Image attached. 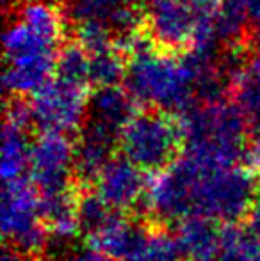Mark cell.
<instances>
[{"label": "cell", "mask_w": 260, "mask_h": 261, "mask_svg": "<svg viewBox=\"0 0 260 261\" xmlns=\"http://www.w3.org/2000/svg\"><path fill=\"white\" fill-rule=\"evenodd\" d=\"M66 261H114V259H111L105 252H102L100 249L91 244L89 247H84L72 252Z\"/></svg>", "instance_id": "cell-23"}, {"label": "cell", "mask_w": 260, "mask_h": 261, "mask_svg": "<svg viewBox=\"0 0 260 261\" xmlns=\"http://www.w3.org/2000/svg\"><path fill=\"white\" fill-rule=\"evenodd\" d=\"M45 220L39 212V194L29 178L11 179L2 190V233L6 244L32 256L46 244Z\"/></svg>", "instance_id": "cell-8"}, {"label": "cell", "mask_w": 260, "mask_h": 261, "mask_svg": "<svg viewBox=\"0 0 260 261\" xmlns=\"http://www.w3.org/2000/svg\"><path fill=\"white\" fill-rule=\"evenodd\" d=\"M63 31L36 27L14 16L4 32V89L16 98L32 96L56 76Z\"/></svg>", "instance_id": "cell-3"}, {"label": "cell", "mask_w": 260, "mask_h": 261, "mask_svg": "<svg viewBox=\"0 0 260 261\" xmlns=\"http://www.w3.org/2000/svg\"><path fill=\"white\" fill-rule=\"evenodd\" d=\"M134 2L137 4L139 7H143V6H145V7H150L152 4H155L157 0H134Z\"/></svg>", "instance_id": "cell-28"}, {"label": "cell", "mask_w": 260, "mask_h": 261, "mask_svg": "<svg viewBox=\"0 0 260 261\" xmlns=\"http://www.w3.org/2000/svg\"><path fill=\"white\" fill-rule=\"evenodd\" d=\"M2 261H25V254L18 251V249H14L13 245L6 244V245H4Z\"/></svg>", "instance_id": "cell-27"}, {"label": "cell", "mask_w": 260, "mask_h": 261, "mask_svg": "<svg viewBox=\"0 0 260 261\" xmlns=\"http://www.w3.org/2000/svg\"><path fill=\"white\" fill-rule=\"evenodd\" d=\"M20 2H50V0H20Z\"/></svg>", "instance_id": "cell-29"}, {"label": "cell", "mask_w": 260, "mask_h": 261, "mask_svg": "<svg viewBox=\"0 0 260 261\" xmlns=\"http://www.w3.org/2000/svg\"><path fill=\"white\" fill-rule=\"evenodd\" d=\"M250 18V23L253 31L260 29V0H241Z\"/></svg>", "instance_id": "cell-25"}, {"label": "cell", "mask_w": 260, "mask_h": 261, "mask_svg": "<svg viewBox=\"0 0 260 261\" xmlns=\"http://www.w3.org/2000/svg\"><path fill=\"white\" fill-rule=\"evenodd\" d=\"M180 249L173 234L155 231L141 249L125 261H180Z\"/></svg>", "instance_id": "cell-22"}, {"label": "cell", "mask_w": 260, "mask_h": 261, "mask_svg": "<svg viewBox=\"0 0 260 261\" xmlns=\"http://www.w3.org/2000/svg\"><path fill=\"white\" fill-rule=\"evenodd\" d=\"M214 261H260V240L250 227L226 224L221 229L219 251Z\"/></svg>", "instance_id": "cell-18"}, {"label": "cell", "mask_w": 260, "mask_h": 261, "mask_svg": "<svg viewBox=\"0 0 260 261\" xmlns=\"http://www.w3.org/2000/svg\"><path fill=\"white\" fill-rule=\"evenodd\" d=\"M127 57L118 48L89 54V86L94 89L118 87L125 82Z\"/></svg>", "instance_id": "cell-19"}, {"label": "cell", "mask_w": 260, "mask_h": 261, "mask_svg": "<svg viewBox=\"0 0 260 261\" xmlns=\"http://www.w3.org/2000/svg\"><path fill=\"white\" fill-rule=\"evenodd\" d=\"M39 212L46 227L61 238L77 231V196L69 192L39 196Z\"/></svg>", "instance_id": "cell-17"}, {"label": "cell", "mask_w": 260, "mask_h": 261, "mask_svg": "<svg viewBox=\"0 0 260 261\" xmlns=\"http://www.w3.org/2000/svg\"><path fill=\"white\" fill-rule=\"evenodd\" d=\"M182 146L180 123L159 109L135 112L120 141L123 156L145 172L166 171L177 162Z\"/></svg>", "instance_id": "cell-6"}, {"label": "cell", "mask_w": 260, "mask_h": 261, "mask_svg": "<svg viewBox=\"0 0 260 261\" xmlns=\"http://www.w3.org/2000/svg\"><path fill=\"white\" fill-rule=\"evenodd\" d=\"M31 126L18 121L6 119L2 132V176L4 181L25 178L29 171L32 141H29Z\"/></svg>", "instance_id": "cell-15"}, {"label": "cell", "mask_w": 260, "mask_h": 261, "mask_svg": "<svg viewBox=\"0 0 260 261\" xmlns=\"http://www.w3.org/2000/svg\"><path fill=\"white\" fill-rule=\"evenodd\" d=\"M125 89L135 103L164 112H187L198 105L196 75L187 55L155 48L143 32L127 52Z\"/></svg>", "instance_id": "cell-1"}, {"label": "cell", "mask_w": 260, "mask_h": 261, "mask_svg": "<svg viewBox=\"0 0 260 261\" xmlns=\"http://www.w3.org/2000/svg\"><path fill=\"white\" fill-rule=\"evenodd\" d=\"M122 217L118 210L105 203L97 190H87L77 196V231L91 240L98 238Z\"/></svg>", "instance_id": "cell-16"}, {"label": "cell", "mask_w": 260, "mask_h": 261, "mask_svg": "<svg viewBox=\"0 0 260 261\" xmlns=\"http://www.w3.org/2000/svg\"><path fill=\"white\" fill-rule=\"evenodd\" d=\"M185 261H191V259H185Z\"/></svg>", "instance_id": "cell-30"}, {"label": "cell", "mask_w": 260, "mask_h": 261, "mask_svg": "<svg viewBox=\"0 0 260 261\" xmlns=\"http://www.w3.org/2000/svg\"><path fill=\"white\" fill-rule=\"evenodd\" d=\"M250 155L260 162V123L250 130Z\"/></svg>", "instance_id": "cell-26"}, {"label": "cell", "mask_w": 260, "mask_h": 261, "mask_svg": "<svg viewBox=\"0 0 260 261\" xmlns=\"http://www.w3.org/2000/svg\"><path fill=\"white\" fill-rule=\"evenodd\" d=\"M57 7L72 32L84 27L104 29L125 52L141 36L139 29L145 23L134 0H57Z\"/></svg>", "instance_id": "cell-7"}, {"label": "cell", "mask_w": 260, "mask_h": 261, "mask_svg": "<svg viewBox=\"0 0 260 261\" xmlns=\"http://www.w3.org/2000/svg\"><path fill=\"white\" fill-rule=\"evenodd\" d=\"M56 76L64 82L77 84L82 87L89 86V52L72 41L64 45L57 57Z\"/></svg>", "instance_id": "cell-21"}, {"label": "cell", "mask_w": 260, "mask_h": 261, "mask_svg": "<svg viewBox=\"0 0 260 261\" xmlns=\"http://www.w3.org/2000/svg\"><path fill=\"white\" fill-rule=\"evenodd\" d=\"M173 237L185 259L214 261L219 251L221 229L216 220L193 215L178 222Z\"/></svg>", "instance_id": "cell-13"}, {"label": "cell", "mask_w": 260, "mask_h": 261, "mask_svg": "<svg viewBox=\"0 0 260 261\" xmlns=\"http://www.w3.org/2000/svg\"><path fill=\"white\" fill-rule=\"evenodd\" d=\"M193 160L196 165L193 181L195 215L237 224L250 213L257 197V183L243 165H208Z\"/></svg>", "instance_id": "cell-5"}, {"label": "cell", "mask_w": 260, "mask_h": 261, "mask_svg": "<svg viewBox=\"0 0 260 261\" xmlns=\"http://www.w3.org/2000/svg\"><path fill=\"white\" fill-rule=\"evenodd\" d=\"M233 103L239 107L250 124L260 123V69L244 66L232 89Z\"/></svg>", "instance_id": "cell-20"}, {"label": "cell", "mask_w": 260, "mask_h": 261, "mask_svg": "<svg viewBox=\"0 0 260 261\" xmlns=\"http://www.w3.org/2000/svg\"><path fill=\"white\" fill-rule=\"evenodd\" d=\"M27 178L39 196L69 192L75 179V142L69 135L41 134L32 141Z\"/></svg>", "instance_id": "cell-10"}, {"label": "cell", "mask_w": 260, "mask_h": 261, "mask_svg": "<svg viewBox=\"0 0 260 261\" xmlns=\"http://www.w3.org/2000/svg\"><path fill=\"white\" fill-rule=\"evenodd\" d=\"M135 116V101L122 87L94 89L89 94L84 124L97 128L122 141L123 130Z\"/></svg>", "instance_id": "cell-12"}, {"label": "cell", "mask_w": 260, "mask_h": 261, "mask_svg": "<svg viewBox=\"0 0 260 261\" xmlns=\"http://www.w3.org/2000/svg\"><path fill=\"white\" fill-rule=\"evenodd\" d=\"M150 234L152 233L148 229H145L143 224L132 222V220L120 217L111 227H107L91 244L100 249L102 252H105L111 259L125 261L145 245Z\"/></svg>", "instance_id": "cell-14"}, {"label": "cell", "mask_w": 260, "mask_h": 261, "mask_svg": "<svg viewBox=\"0 0 260 261\" xmlns=\"http://www.w3.org/2000/svg\"><path fill=\"white\" fill-rule=\"evenodd\" d=\"M248 226H250L251 233L260 240V194L255 197L253 204L250 208V213H248Z\"/></svg>", "instance_id": "cell-24"}, {"label": "cell", "mask_w": 260, "mask_h": 261, "mask_svg": "<svg viewBox=\"0 0 260 261\" xmlns=\"http://www.w3.org/2000/svg\"><path fill=\"white\" fill-rule=\"evenodd\" d=\"M221 0H157L146 7V38L155 48L185 54L196 48H221L216 39Z\"/></svg>", "instance_id": "cell-4"}, {"label": "cell", "mask_w": 260, "mask_h": 261, "mask_svg": "<svg viewBox=\"0 0 260 261\" xmlns=\"http://www.w3.org/2000/svg\"><path fill=\"white\" fill-rule=\"evenodd\" d=\"M185 155L208 165H241L250 155L248 119L233 101H205L178 119Z\"/></svg>", "instance_id": "cell-2"}, {"label": "cell", "mask_w": 260, "mask_h": 261, "mask_svg": "<svg viewBox=\"0 0 260 261\" xmlns=\"http://www.w3.org/2000/svg\"><path fill=\"white\" fill-rule=\"evenodd\" d=\"M98 196L120 213L135 210L148 197L145 171L125 156H114L94 181Z\"/></svg>", "instance_id": "cell-11"}, {"label": "cell", "mask_w": 260, "mask_h": 261, "mask_svg": "<svg viewBox=\"0 0 260 261\" xmlns=\"http://www.w3.org/2000/svg\"><path fill=\"white\" fill-rule=\"evenodd\" d=\"M29 101L32 126L41 134H79L86 121L89 94L87 87L54 76Z\"/></svg>", "instance_id": "cell-9"}]
</instances>
